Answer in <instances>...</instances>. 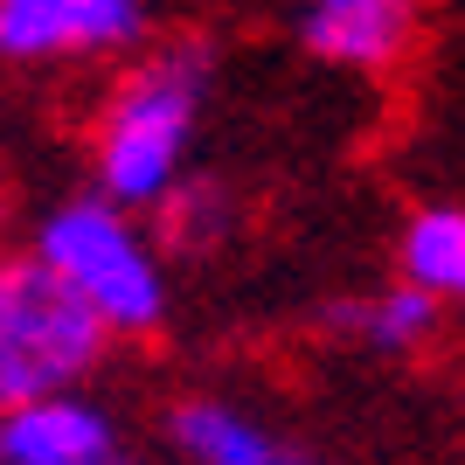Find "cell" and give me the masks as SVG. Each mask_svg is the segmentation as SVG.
Wrapping results in <instances>:
<instances>
[{"label":"cell","instance_id":"cell-4","mask_svg":"<svg viewBox=\"0 0 465 465\" xmlns=\"http://www.w3.org/2000/svg\"><path fill=\"white\" fill-rule=\"evenodd\" d=\"M153 15L146 0H0V63H91L133 56Z\"/></svg>","mask_w":465,"mask_h":465},{"label":"cell","instance_id":"cell-7","mask_svg":"<svg viewBox=\"0 0 465 465\" xmlns=\"http://www.w3.org/2000/svg\"><path fill=\"white\" fill-rule=\"evenodd\" d=\"M410 28H417V0H306L299 7V42L341 70H389L410 49Z\"/></svg>","mask_w":465,"mask_h":465},{"label":"cell","instance_id":"cell-3","mask_svg":"<svg viewBox=\"0 0 465 465\" xmlns=\"http://www.w3.org/2000/svg\"><path fill=\"white\" fill-rule=\"evenodd\" d=\"M112 354V327L42 257H0V403L84 389Z\"/></svg>","mask_w":465,"mask_h":465},{"label":"cell","instance_id":"cell-5","mask_svg":"<svg viewBox=\"0 0 465 465\" xmlns=\"http://www.w3.org/2000/svg\"><path fill=\"white\" fill-rule=\"evenodd\" d=\"M97 451H118V430L84 389L0 403V465H77Z\"/></svg>","mask_w":465,"mask_h":465},{"label":"cell","instance_id":"cell-11","mask_svg":"<svg viewBox=\"0 0 465 465\" xmlns=\"http://www.w3.org/2000/svg\"><path fill=\"white\" fill-rule=\"evenodd\" d=\"M77 465H139V459H125V451H97V459H77Z\"/></svg>","mask_w":465,"mask_h":465},{"label":"cell","instance_id":"cell-8","mask_svg":"<svg viewBox=\"0 0 465 465\" xmlns=\"http://www.w3.org/2000/svg\"><path fill=\"white\" fill-rule=\"evenodd\" d=\"M438 320H445V306H438L424 285H410V278H396V285L375 292V299H333L327 306V327L361 333L375 354H417L430 333H438Z\"/></svg>","mask_w":465,"mask_h":465},{"label":"cell","instance_id":"cell-10","mask_svg":"<svg viewBox=\"0 0 465 465\" xmlns=\"http://www.w3.org/2000/svg\"><path fill=\"white\" fill-rule=\"evenodd\" d=\"M396 264L438 306H465V209H417L396 236Z\"/></svg>","mask_w":465,"mask_h":465},{"label":"cell","instance_id":"cell-2","mask_svg":"<svg viewBox=\"0 0 465 465\" xmlns=\"http://www.w3.org/2000/svg\"><path fill=\"white\" fill-rule=\"evenodd\" d=\"M28 257H42L84 306L112 327V341H139L167 320V264L160 243L118 209L112 194H63L56 209H42Z\"/></svg>","mask_w":465,"mask_h":465},{"label":"cell","instance_id":"cell-6","mask_svg":"<svg viewBox=\"0 0 465 465\" xmlns=\"http://www.w3.org/2000/svg\"><path fill=\"white\" fill-rule=\"evenodd\" d=\"M160 430L188 465H327L320 451L278 438L264 417L223 403V396H174Z\"/></svg>","mask_w":465,"mask_h":465},{"label":"cell","instance_id":"cell-1","mask_svg":"<svg viewBox=\"0 0 465 465\" xmlns=\"http://www.w3.org/2000/svg\"><path fill=\"white\" fill-rule=\"evenodd\" d=\"M215 91V49L202 35L160 42L112 84L104 112L91 125V181L118 209H153L188 174V139L202 125V104Z\"/></svg>","mask_w":465,"mask_h":465},{"label":"cell","instance_id":"cell-9","mask_svg":"<svg viewBox=\"0 0 465 465\" xmlns=\"http://www.w3.org/2000/svg\"><path fill=\"white\" fill-rule=\"evenodd\" d=\"M146 215H153V243H160V251L209 257L215 243L236 230V194L223 188L215 174H181Z\"/></svg>","mask_w":465,"mask_h":465},{"label":"cell","instance_id":"cell-12","mask_svg":"<svg viewBox=\"0 0 465 465\" xmlns=\"http://www.w3.org/2000/svg\"><path fill=\"white\" fill-rule=\"evenodd\" d=\"M0 223H7V174H0Z\"/></svg>","mask_w":465,"mask_h":465}]
</instances>
